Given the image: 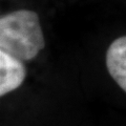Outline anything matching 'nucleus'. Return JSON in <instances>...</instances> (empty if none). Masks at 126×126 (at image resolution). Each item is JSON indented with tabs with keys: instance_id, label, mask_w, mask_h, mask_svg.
<instances>
[{
	"instance_id": "nucleus-1",
	"label": "nucleus",
	"mask_w": 126,
	"mask_h": 126,
	"mask_svg": "<svg viewBox=\"0 0 126 126\" xmlns=\"http://www.w3.org/2000/svg\"><path fill=\"white\" fill-rule=\"evenodd\" d=\"M45 40L37 13L20 10L0 17V50L17 59H34L44 47Z\"/></svg>"
},
{
	"instance_id": "nucleus-2",
	"label": "nucleus",
	"mask_w": 126,
	"mask_h": 126,
	"mask_svg": "<svg viewBox=\"0 0 126 126\" xmlns=\"http://www.w3.org/2000/svg\"><path fill=\"white\" fill-rule=\"evenodd\" d=\"M23 63L0 50V97L17 89L25 79Z\"/></svg>"
},
{
	"instance_id": "nucleus-3",
	"label": "nucleus",
	"mask_w": 126,
	"mask_h": 126,
	"mask_svg": "<svg viewBox=\"0 0 126 126\" xmlns=\"http://www.w3.org/2000/svg\"><path fill=\"white\" fill-rule=\"evenodd\" d=\"M106 66L111 78L125 92L126 90V38L116 39L106 53Z\"/></svg>"
}]
</instances>
